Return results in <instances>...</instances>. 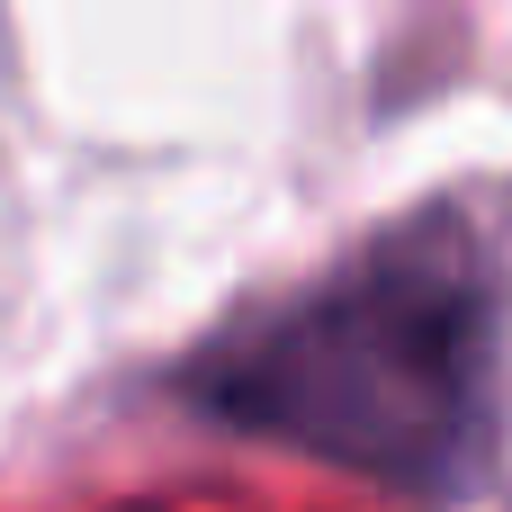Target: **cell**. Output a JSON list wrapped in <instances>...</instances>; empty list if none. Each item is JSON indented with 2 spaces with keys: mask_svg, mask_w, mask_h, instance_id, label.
I'll return each mask as SVG.
<instances>
[{
  "mask_svg": "<svg viewBox=\"0 0 512 512\" xmlns=\"http://www.w3.org/2000/svg\"><path fill=\"white\" fill-rule=\"evenodd\" d=\"M207 396L387 486H459L495 432V288L459 234H405L252 324Z\"/></svg>",
  "mask_w": 512,
  "mask_h": 512,
  "instance_id": "6da1fadb",
  "label": "cell"
}]
</instances>
